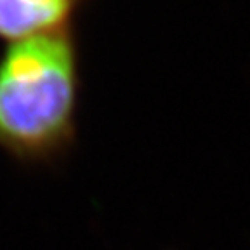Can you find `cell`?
<instances>
[{"label":"cell","instance_id":"cell-1","mask_svg":"<svg viewBox=\"0 0 250 250\" xmlns=\"http://www.w3.org/2000/svg\"><path fill=\"white\" fill-rule=\"evenodd\" d=\"M78 52L70 30L14 42L0 56V148L54 158L77 129Z\"/></svg>","mask_w":250,"mask_h":250},{"label":"cell","instance_id":"cell-2","mask_svg":"<svg viewBox=\"0 0 250 250\" xmlns=\"http://www.w3.org/2000/svg\"><path fill=\"white\" fill-rule=\"evenodd\" d=\"M82 0H0V39L11 43L68 30Z\"/></svg>","mask_w":250,"mask_h":250}]
</instances>
